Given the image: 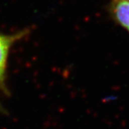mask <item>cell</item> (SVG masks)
Listing matches in <instances>:
<instances>
[{"label":"cell","instance_id":"1","mask_svg":"<svg viewBox=\"0 0 129 129\" xmlns=\"http://www.w3.org/2000/svg\"><path fill=\"white\" fill-rule=\"evenodd\" d=\"M27 33V30H24L13 35L0 34V81L3 80L5 76L7 60L10 47L15 42L24 37Z\"/></svg>","mask_w":129,"mask_h":129},{"label":"cell","instance_id":"2","mask_svg":"<svg viewBox=\"0 0 129 129\" xmlns=\"http://www.w3.org/2000/svg\"><path fill=\"white\" fill-rule=\"evenodd\" d=\"M113 14L118 23L129 32L128 0H118L113 7Z\"/></svg>","mask_w":129,"mask_h":129},{"label":"cell","instance_id":"3","mask_svg":"<svg viewBox=\"0 0 129 129\" xmlns=\"http://www.w3.org/2000/svg\"><path fill=\"white\" fill-rule=\"evenodd\" d=\"M128 1H129V0H128Z\"/></svg>","mask_w":129,"mask_h":129}]
</instances>
